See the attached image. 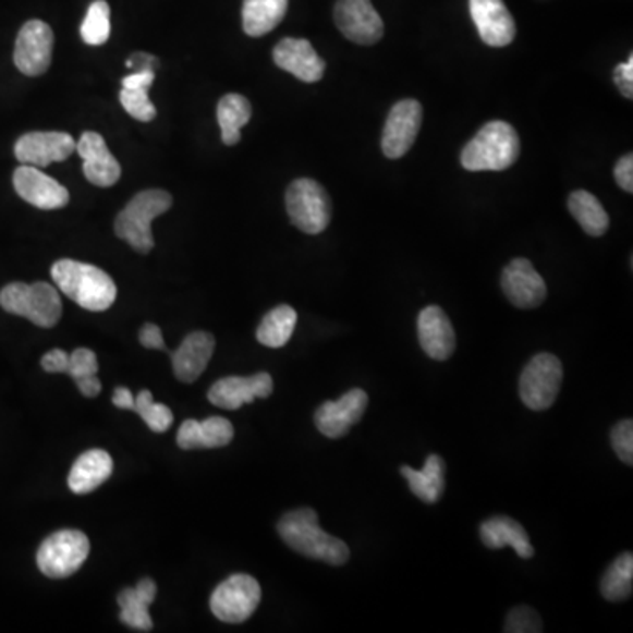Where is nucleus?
Instances as JSON below:
<instances>
[{
  "label": "nucleus",
  "mask_w": 633,
  "mask_h": 633,
  "mask_svg": "<svg viewBox=\"0 0 633 633\" xmlns=\"http://www.w3.org/2000/svg\"><path fill=\"white\" fill-rule=\"evenodd\" d=\"M614 82L626 99H633V57L614 69Z\"/></svg>",
  "instance_id": "39"
},
{
  "label": "nucleus",
  "mask_w": 633,
  "mask_h": 633,
  "mask_svg": "<svg viewBox=\"0 0 633 633\" xmlns=\"http://www.w3.org/2000/svg\"><path fill=\"white\" fill-rule=\"evenodd\" d=\"M156 82V71H134L122 80L123 88H150Z\"/></svg>",
  "instance_id": "43"
},
{
  "label": "nucleus",
  "mask_w": 633,
  "mask_h": 633,
  "mask_svg": "<svg viewBox=\"0 0 633 633\" xmlns=\"http://www.w3.org/2000/svg\"><path fill=\"white\" fill-rule=\"evenodd\" d=\"M113 474V460L102 449H92L80 455L71 474H69V488L76 495H87L108 480Z\"/></svg>",
  "instance_id": "26"
},
{
  "label": "nucleus",
  "mask_w": 633,
  "mask_h": 633,
  "mask_svg": "<svg viewBox=\"0 0 633 633\" xmlns=\"http://www.w3.org/2000/svg\"><path fill=\"white\" fill-rule=\"evenodd\" d=\"M215 352L214 334L206 331H194L183 340L182 345L171 354L173 372L180 382H196L210 365Z\"/></svg>",
  "instance_id": "22"
},
{
  "label": "nucleus",
  "mask_w": 633,
  "mask_h": 633,
  "mask_svg": "<svg viewBox=\"0 0 633 633\" xmlns=\"http://www.w3.org/2000/svg\"><path fill=\"white\" fill-rule=\"evenodd\" d=\"M76 384H78V389L83 397L96 398L100 392V382L99 378H97V375L80 378V380H76Z\"/></svg>",
  "instance_id": "46"
},
{
  "label": "nucleus",
  "mask_w": 633,
  "mask_h": 633,
  "mask_svg": "<svg viewBox=\"0 0 633 633\" xmlns=\"http://www.w3.org/2000/svg\"><path fill=\"white\" fill-rule=\"evenodd\" d=\"M0 306L8 314L25 317L39 328H53L62 317L59 291L46 282H14L0 291Z\"/></svg>",
  "instance_id": "5"
},
{
  "label": "nucleus",
  "mask_w": 633,
  "mask_h": 633,
  "mask_svg": "<svg viewBox=\"0 0 633 633\" xmlns=\"http://www.w3.org/2000/svg\"><path fill=\"white\" fill-rule=\"evenodd\" d=\"M53 53V31L41 20L23 25L14 46V65L25 76H41L48 71Z\"/></svg>",
  "instance_id": "10"
},
{
  "label": "nucleus",
  "mask_w": 633,
  "mask_h": 633,
  "mask_svg": "<svg viewBox=\"0 0 633 633\" xmlns=\"http://www.w3.org/2000/svg\"><path fill=\"white\" fill-rule=\"evenodd\" d=\"M563 382V366L552 354H537L524 366L520 378V397L529 411L543 412L552 406Z\"/></svg>",
  "instance_id": "8"
},
{
  "label": "nucleus",
  "mask_w": 633,
  "mask_h": 633,
  "mask_svg": "<svg viewBox=\"0 0 633 633\" xmlns=\"http://www.w3.org/2000/svg\"><path fill=\"white\" fill-rule=\"evenodd\" d=\"M173 206V197L166 191L150 188L143 191L129 205L117 215L114 220V233L123 242L133 246L139 254H148L154 248V236H151V222L166 214Z\"/></svg>",
  "instance_id": "4"
},
{
  "label": "nucleus",
  "mask_w": 633,
  "mask_h": 633,
  "mask_svg": "<svg viewBox=\"0 0 633 633\" xmlns=\"http://www.w3.org/2000/svg\"><path fill=\"white\" fill-rule=\"evenodd\" d=\"M111 11L106 0H96L82 23L83 41L90 46L105 45L111 34Z\"/></svg>",
  "instance_id": "33"
},
{
  "label": "nucleus",
  "mask_w": 633,
  "mask_h": 633,
  "mask_svg": "<svg viewBox=\"0 0 633 633\" xmlns=\"http://www.w3.org/2000/svg\"><path fill=\"white\" fill-rule=\"evenodd\" d=\"M51 278L69 300L78 303L85 311H108L119 294L110 275L80 260H57L51 266Z\"/></svg>",
  "instance_id": "2"
},
{
  "label": "nucleus",
  "mask_w": 633,
  "mask_h": 633,
  "mask_svg": "<svg viewBox=\"0 0 633 633\" xmlns=\"http://www.w3.org/2000/svg\"><path fill=\"white\" fill-rule=\"evenodd\" d=\"M120 102L123 110L139 122H151L157 117L156 106L151 105L148 97V88H122Z\"/></svg>",
  "instance_id": "35"
},
{
  "label": "nucleus",
  "mask_w": 633,
  "mask_h": 633,
  "mask_svg": "<svg viewBox=\"0 0 633 633\" xmlns=\"http://www.w3.org/2000/svg\"><path fill=\"white\" fill-rule=\"evenodd\" d=\"M507 633H538L543 632L540 616L532 607H515L509 612L506 621Z\"/></svg>",
  "instance_id": "36"
},
{
  "label": "nucleus",
  "mask_w": 633,
  "mask_h": 633,
  "mask_svg": "<svg viewBox=\"0 0 633 633\" xmlns=\"http://www.w3.org/2000/svg\"><path fill=\"white\" fill-rule=\"evenodd\" d=\"M76 150L74 137L68 133H28L14 145L19 162L34 168H46L51 162H64Z\"/></svg>",
  "instance_id": "15"
},
{
  "label": "nucleus",
  "mask_w": 633,
  "mask_h": 633,
  "mask_svg": "<svg viewBox=\"0 0 633 633\" xmlns=\"http://www.w3.org/2000/svg\"><path fill=\"white\" fill-rule=\"evenodd\" d=\"M296 322L297 314L292 306H277L260 320L256 333L257 342L269 349H280L291 340Z\"/></svg>",
  "instance_id": "31"
},
{
  "label": "nucleus",
  "mask_w": 633,
  "mask_h": 633,
  "mask_svg": "<svg viewBox=\"0 0 633 633\" xmlns=\"http://www.w3.org/2000/svg\"><path fill=\"white\" fill-rule=\"evenodd\" d=\"M334 23L340 33L361 46H372L384 36V22L372 0H338Z\"/></svg>",
  "instance_id": "12"
},
{
  "label": "nucleus",
  "mask_w": 633,
  "mask_h": 633,
  "mask_svg": "<svg viewBox=\"0 0 633 633\" xmlns=\"http://www.w3.org/2000/svg\"><path fill=\"white\" fill-rule=\"evenodd\" d=\"M614 179L624 192H633V156L621 157L614 168Z\"/></svg>",
  "instance_id": "40"
},
{
  "label": "nucleus",
  "mask_w": 633,
  "mask_h": 633,
  "mask_svg": "<svg viewBox=\"0 0 633 633\" xmlns=\"http://www.w3.org/2000/svg\"><path fill=\"white\" fill-rule=\"evenodd\" d=\"M113 405L123 411H134V397L131 389L117 388L113 392Z\"/></svg>",
  "instance_id": "45"
},
{
  "label": "nucleus",
  "mask_w": 633,
  "mask_h": 633,
  "mask_svg": "<svg viewBox=\"0 0 633 633\" xmlns=\"http://www.w3.org/2000/svg\"><path fill=\"white\" fill-rule=\"evenodd\" d=\"M233 424L223 417H208L205 421H185L180 426L176 443L183 451L219 449L233 442Z\"/></svg>",
  "instance_id": "23"
},
{
  "label": "nucleus",
  "mask_w": 633,
  "mask_h": 633,
  "mask_svg": "<svg viewBox=\"0 0 633 633\" xmlns=\"http://www.w3.org/2000/svg\"><path fill=\"white\" fill-rule=\"evenodd\" d=\"M99 363L97 356L90 349H76V351L69 356V368L65 374L74 378V382L80 378L92 377L97 375Z\"/></svg>",
  "instance_id": "38"
},
{
  "label": "nucleus",
  "mask_w": 633,
  "mask_h": 633,
  "mask_svg": "<svg viewBox=\"0 0 633 633\" xmlns=\"http://www.w3.org/2000/svg\"><path fill=\"white\" fill-rule=\"evenodd\" d=\"M423 123V106L419 100H400L392 106L382 133V151L388 159H401L411 150Z\"/></svg>",
  "instance_id": "11"
},
{
  "label": "nucleus",
  "mask_w": 633,
  "mask_h": 633,
  "mask_svg": "<svg viewBox=\"0 0 633 633\" xmlns=\"http://www.w3.org/2000/svg\"><path fill=\"white\" fill-rule=\"evenodd\" d=\"M273 60L278 68L288 71L301 82H320L326 73V62L317 56L314 46L306 39L285 37L275 46Z\"/></svg>",
  "instance_id": "20"
},
{
  "label": "nucleus",
  "mask_w": 633,
  "mask_h": 633,
  "mask_svg": "<svg viewBox=\"0 0 633 633\" xmlns=\"http://www.w3.org/2000/svg\"><path fill=\"white\" fill-rule=\"evenodd\" d=\"M470 14L486 45L503 48L514 41L515 22L503 0H470Z\"/></svg>",
  "instance_id": "18"
},
{
  "label": "nucleus",
  "mask_w": 633,
  "mask_h": 633,
  "mask_svg": "<svg viewBox=\"0 0 633 633\" xmlns=\"http://www.w3.org/2000/svg\"><path fill=\"white\" fill-rule=\"evenodd\" d=\"M283 543L300 555L328 565H345L351 551L343 540L326 534L319 526V515L314 509H296L283 515L277 526Z\"/></svg>",
  "instance_id": "1"
},
{
  "label": "nucleus",
  "mask_w": 633,
  "mask_h": 633,
  "mask_svg": "<svg viewBox=\"0 0 633 633\" xmlns=\"http://www.w3.org/2000/svg\"><path fill=\"white\" fill-rule=\"evenodd\" d=\"M273 392V378L266 372L252 377H226L215 382L208 391V400L223 411H238L252 401L265 400Z\"/></svg>",
  "instance_id": "16"
},
{
  "label": "nucleus",
  "mask_w": 633,
  "mask_h": 633,
  "mask_svg": "<svg viewBox=\"0 0 633 633\" xmlns=\"http://www.w3.org/2000/svg\"><path fill=\"white\" fill-rule=\"evenodd\" d=\"M13 185L23 200L41 210H59L69 203L68 188L34 166H20L14 171Z\"/></svg>",
  "instance_id": "17"
},
{
  "label": "nucleus",
  "mask_w": 633,
  "mask_h": 633,
  "mask_svg": "<svg viewBox=\"0 0 633 633\" xmlns=\"http://www.w3.org/2000/svg\"><path fill=\"white\" fill-rule=\"evenodd\" d=\"M569 211L572 214L584 233L589 236H604L609 229V215L597 197L588 191H575L569 197Z\"/></svg>",
  "instance_id": "29"
},
{
  "label": "nucleus",
  "mask_w": 633,
  "mask_h": 633,
  "mask_svg": "<svg viewBox=\"0 0 633 633\" xmlns=\"http://www.w3.org/2000/svg\"><path fill=\"white\" fill-rule=\"evenodd\" d=\"M90 552L87 535L80 529H60L50 537L37 551V567L46 577L65 579L76 574Z\"/></svg>",
  "instance_id": "7"
},
{
  "label": "nucleus",
  "mask_w": 633,
  "mask_h": 633,
  "mask_svg": "<svg viewBox=\"0 0 633 633\" xmlns=\"http://www.w3.org/2000/svg\"><path fill=\"white\" fill-rule=\"evenodd\" d=\"M480 538H483L484 546L489 547V549L512 547L523 560L534 558V547L529 543L528 534L523 528V524L518 523L512 518H507V515H497V518L484 521L480 524Z\"/></svg>",
  "instance_id": "25"
},
{
  "label": "nucleus",
  "mask_w": 633,
  "mask_h": 633,
  "mask_svg": "<svg viewBox=\"0 0 633 633\" xmlns=\"http://www.w3.org/2000/svg\"><path fill=\"white\" fill-rule=\"evenodd\" d=\"M76 150L83 159V174L92 185L108 188L119 182L122 168L100 134L90 131L83 133L76 143Z\"/></svg>",
  "instance_id": "19"
},
{
  "label": "nucleus",
  "mask_w": 633,
  "mask_h": 633,
  "mask_svg": "<svg viewBox=\"0 0 633 633\" xmlns=\"http://www.w3.org/2000/svg\"><path fill=\"white\" fill-rule=\"evenodd\" d=\"M520 136L511 123L492 120L486 123L461 151V166L466 171H503L520 157Z\"/></svg>",
  "instance_id": "3"
},
{
  "label": "nucleus",
  "mask_w": 633,
  "mask_h": 633,
  "mask_svg": "<svg viewBox=\"0 0 633 633\" xmlns=\"http://www.w3.org/2000/svg\"><path fill=\"white\" fill-rule=\"evenodd\" d=\"M252 106L240 94H228L220 99L217 120L222 131L223 145L234 146L242 139V127L251 122Z\"/></svg>",
  "instance_id": "30"
},
{
  "label": "nucleus",
  "mask_w": 633,
  "mask_h": 633,
  "mask_svg": "<svg viewBox=\"0 0 633 633\" xmlns=\"http://www.w3.org/2000/svg\"><path fill=\"white\" fill-rule=\"evenodd\" d=\"M159 65V59L150 56V53H134V56L127 60V68L136 69V71H157Z\"/></svg>",
  "instance_id": "44"
},
{
  "label": "nucleus",
  "mask_w": 633,
  "mask_h": 633,
  "mask_svg": "<svg viewBox=\"0 0 633 633\" xmlns=\"http://www.w3.org/2000/svg\"><path fill=\"white\" fill-rule=\"evenodd\" d=\"M134 412L142 415L154 434H166L173 424V412L162 403H156L150 391H142L134 398Z\"/></svg>",
  "instance_id": "34"
},
{
  "label": "nucleus",
  "mask_w": 633,
  "mask_h": 633,
  "mask_svg": "<svg viewBox=\"0 0 633 633\" xmlns=\"http://www.w3.org/2000/svg\"><path fill=\"white\" fill-rule=\"evenodd\" d=\"M611 442L616 454L626 465H633V423L632 419L620 421L611 431Z\"/></svg>",
  "instance_id": "37"
},
{
  "label": "nucleus",
  "mask_w": 633,
  "mask_h": 633,
  "mask_svg": "<svg viewBox=\"0 0 633 633\" xmlns=\"http://www.w3.org/2000/svg\"><path fill=\"white\" fill-rule=\"evenodd\" d=\"M501 289L518 308H537L547 296L546 282L528 259H512L501 273Z\"/></svg>",
  "instance_id": "14"
},
{
  "label": "nucleus",
  "mask_w": 633,
  "mask_h": 633,
  "mask_svg": "<svg viewBox=\"0 0 633 633\" xmlns=\"http://www.w3.org/2000/svg\"><path fill=\"white\" fill-rule=\"evenodd\" d=\"M41 366L48 374H65L69 368V354L60 349H53L42 356Z\"/></svg>",
  "instance_id": "42"
},
{
  "label": "nucleus",
  "mask_w": 633,
  "mask_h": 633,
  "mask_svg": "<svg viewBox=\"0 0 633 633\" xmlns=\"http://www.w3.org/2000/svg\"><path fill=\"white\" fill-rule=\"evenodd\" d=\"M139 342L145 349H154V351H168L162 331L156 324H145L142 331H139Z\"/></svg>",
  "instance_id": "41"
},
{
  "label": "nucleus",
  "mask_w": 633,
  "mask_h": 633,
  "mask_svg": "<svg viewBox=\"0 0 633 633\" xmlns=\"http://www.w3.org/2000/svg\"><path fill=\"white\" fill-rule=\"evenodd\" d=\"M157 597V584L151 579L145 577L136 584V588H125L120 593V621L125 626L139 632H150L154 629L148 607Z\"/></svg>",
  "instance_id": "24"
},
{
  "label": "nucleus",
  "mask_w": 633,
  "mask_h": 633,
  "mask_svg": "<svg viewBox=\"0 0 633 633\" xmlns=\"http://www.w3.org/2000/svg\"><path fill=\"white\" fill-rule=\"evenodd\" d=\"M289 219L306 234H320L328 229L333 205L326 188L311 179H300L289 185L285 194Z\"/></svg>",
  "instance_id": "6"
},
{
  "label": "nucleus",
  "mask_w": 633,
  "mask_h": 633,
  "mask_svg": "<svg viewBox=\"0 0 633 633\" xmlns=\"http://www.w3.org/2000/svg\"><path fill=\"white\" fill-rule=\"evenodd\" d=\"M401 475L409 480L411 491L424 503H437L446 489V463L437 454L428 455L423 470L401 466Z\"/></svg>",
  "instance_id": "27"
},
{
  "label": "nucleus",
  "mask_w": 633,
  "mask_h": 633,
  "mask_svg": "<svg viewBox=\"0 0 633 633\" xmlns=\"http://www.w3.org/2000/svg\"><path fill=\"white\" fill-rule=\"evenodd\" d=\"M260 584L252 575L234 574L211 593L210 607L215 618L223 623H243L260 604Z\"/></svg>",
  "instance_id": "9"
},
{
  "label": "nucleus",
  "mask_w": 633,
  "mask_h": 633,
  "mask_svg": "<svg viewBox=\"0 0 633 633\" xmlns=\"http://www.w3.org/2000/svg\"><path fill=\"white\" fill-rule=\"evenodd\" d=\"M421 346L431 360L446 361L454 354L455 333L440 306H426L417 319Z\"/></svg>",
  "instance_id": "21"
},
{
  "label": "nucleus",
  "mask_w": 633,
  "mask_h": 633,
  "mask_svg": "<svg viewBox=\"0 0 633 633\" xmlns=\"http://www.w3.org/2000/svg\"><path fill=\"white\" fill-rule=\"evenodd\" d=\"M368 406V394L363 389H352L340 400L326 401L315 412V426L324 437L342 438L360 423Z\"/></svg>",
  "instance_id": "13"
},
{
  "label": "nucleus",
  "mask_w": 633,
  "mask_h": 633,
  "mask_svg": "<svg viewBox=\"0 0 633 633\" xmlns=\"http://www.w3.org/2000/svg\"><path fill=\"white\" fill-rule=\"evenodd\" d=\"M633 592V555L623 552L616 558L606 574L601 577V597L609 601H623L632 597Z\"/></svg>",
  "instance_id": "32"
},
{
  "label": "nucleus",
  "mask_w": 633,
  "mask_h": 633,
  "mask_svg": "<svg viewBox=\"0 0 633 633\" xmlns=\"http://www.w3.org/2000/svg\"><path fill=\"white\" fill-rule=\"evenodd\" d=\"M288 8L289 0H245L243 31L251 37L266 36L285 19Z\"/></svg>",
  "instance_id": "28"
}]
</instances>
